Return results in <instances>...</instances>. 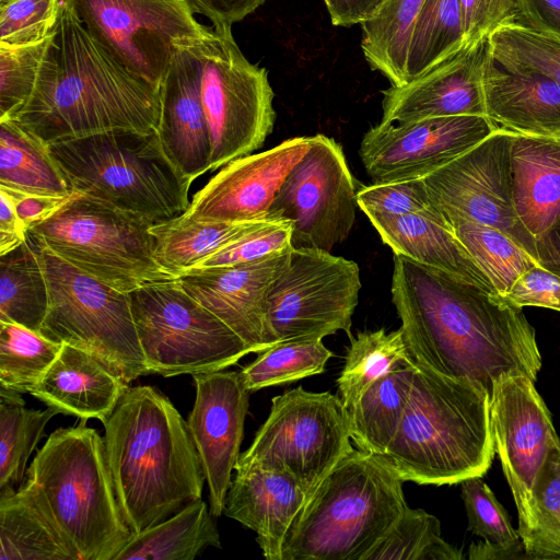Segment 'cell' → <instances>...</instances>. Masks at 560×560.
<instances>
[{
    "instance_id": "cell-1",
    "label": "cell",
    "mask_w": 560,
    "mask_h": 560,
    "mask_svg": "<svg viewBox=\"0 0 560 560\" xmlns=\"http://www.w3.org/2000/svg\"><path fill=\"white\" fill-rule=\"evenodd\" d=\"M390 292L417 364L470 380L489 394L506 376L536 381L541 355L535 329L499 294L399 255Z\"/></svg>"
},
{
    "instance_id": "cell-2",
    "label": "cell",
    "mask_w": 560,
    "mask_h": 560,
    "mask_svg": "<svg viewBox=\"0 0 560 560\" xmlns=\"http://www.w3.org/2000/svg\"><path fill=\"white\" fill-rule=\"evenodd\" d=\"M52 35L35 91L13 120L48 147L115 129L158 128L160 90L117 62L63 2Z\"/></svg>"
},
{
    "instance_id": "cell-3",
    "label": "cell",
    "mask_w": 560,
    "mask_h": 560,
    "mask_svg": "<svg viewBox=\"0 0 560 560\" xmlns=\"http://www.w3.org/2000/svg\"><path fill=\"white\" fill-rule=\"evenodd\" d=\"M103 425L117 500L135 534L201 499L206 477L187 421L154 387H128Z\"/></svg>"
},
{
    "instance_id": "cell-4",
    "label": "cell",
    "mask_w": 560,
    "mask_h": 560,
    "mask_svg": "<svg viewBox=\"0 0 560 560\" xmlns=\"http://www.w3.org/2000/svg\"><path fill=\"white\" fill-rule=\"evenodd\" d=\"M494 453L489 392L417 364L402 420L381 455L400 479L460 483L482 477Z\"/></svg>"
},
{
    "instance_id": "cell-5",
    "label": "cell",
    "mask_w": 560,
    "mask_h": 560,
    "mask_svg": "<svg viewBox=\"0 0 560 560\" xmlns=\"http://www.w3.org/2000/svg\"><path fill=\"white\" fill-rule=\"evenodd\" d=\"M402 482L383 456L353 448L307 499L282 560H364L408 506Z\"/></svg>"
},
{
    "instance_id": "cell-6",
    "label": "cell",
    "mask_w": 560,
    "mask_h": 560,
    "mask_svg": "<svg viewBox=\"0 0 560 560\" xmlns=\"http://www.w3.org/2000/svg\"><path fill=\"white\" fill-rule=\"evenodd\" d=\"M59 428L27 469L75 560H115L135 533L119 506L104 440L85 423Z\"/></svg>"
},
{
    "instance_id": "cell-7",
    "label": "cell",
    "mask_w": 560,
    "mask_h": 560,
    "mask_svg": "<svg viewBox=\"0 0 560 560\" xmlns=\"http://www.w3.org/2000/svg\"><path fill=\"white\" fill-rule=\"evenodd\" d=\"M49 150L75 191L153 223L190 205L191 182L165 154L156 129H115L61 140Z\"/></svg>"
},
{
    "instance_id": "cell-8",
    "label": "cell",
    "mask_w": 560,
    "mask_h": 560,
    "mask_svg": "<svg viewBox=\"0 0 560 560\" xmlns=\"http://www.w3.org/2000/svg\"><path fill=\"white\" fill-rule=\"evenodd\" d=\"M150 220L74 191L27 233L95 279L129 293L177 276L154 257Z\"/></svg>"
},
{
    "instance_id": "cell-9",
    "label": "cell",
    "mask_w": 560,
    "mask_h": 560,
    "mask_svg": "<svg viewBox=\"0 0 560 560\" xmlns=\"http://www.w3.org/2000/svg\"><path fill=\"white\" fill-rule=\"evenodd\" d=\"M27 235L44 270L49 295L39 334L91 353L128 384L150 374L129 294L74 267Z\"/></svg>"
},
{
    "instance_id": "cell-10",
    "label": "cell",
    "mask_w": 560,
    "mask_h": 560,
    "mask_svg": "<svg viewBox=\"0 0 560 560\" xmlns=\"http://www.w3.org/2000/svg\"><path fill=\"white\" fill-rule=\"evenodd\" d=\"M188 45L199 62L211 170H217L264 144L276 121L275 94L268 71L244 56L232 30L209 27Z\"/></svg>"
},
{
    "instance_id": "cell-11",
    "label": "cell",
    "mask_w": 560,
    "mask_h": 560,
    "mask_svg": "<svg viewBox=\"0 0 560 560\" xmlns=\"http://www.w3.org/2000/svg\"><path fill=\"white\" fill-rule=\"evenodd\" d=\"M128 294L150 374L171 377L215 372L254 353L176 279L148 284Z\"/></svg>"
},
{
    "instance_id": "cell-12",
    "label": "cell",
    "mask_w": 560,
    "mask_h": 560,
    "mask_svg": "<svg viewBox=\"0 0 560 560\" xmlns=\"http://www.w3.org/2000/svg\"><path fill=\"white\" fill-rule=\"evenodd\" d=\"M348 410L339 396L299 386L271 400L268 418L235 469L261 467L289 474L307 495L354 447Z\"/></svg>"
},
{
    "instance_id": "cell-13",
    "label": "cell",
    "mask_w": 560,
    "mask_h": 560,
    "mask_svg": "<svg viewBox=\"0 0 560 560\" xmlns=\"http://www.w3.org/2000/svg\"><path fill=\"white\" fill-rule=\"evenodd\" d=\"M62 2L117 62L158 90L178 48L209 28L187 0Z\"/></svg>"
},
{
    "instance_id": "cell-14",
    "label": "cell",
    "mask_w": 560,
    "mask_h": 560,
    "mask_svg": "<svg viewBox=\"0 0 560 560\" xmlns=\"http://www.w3.org/2000/svg\"><path fill=\"white\" fill-rule=\"evenodd\" d=\"M361 289L355 261L329 252L292 248L268 298V342L323 339L339 330L350 338Z\"/></svg>"
},
{
    "instance_id": "cell-15",
    "label": "cell",
    "mask_w": 560,
    "mask_h": 560,
    "mask_svg": "<svg viewBox=\"0 0 560 560\" xmlns=\"http://www.w3.org/2000/svg\"><path fill=\"white\" fill-rule=\"evenodd\" d=\"M357 190L342 148L324 135L311 145L280 187L268 218L292 223V247L331 252L350 234Z\"/></svg>"
},
{
    "instance_id": "cell-16",
    "label": "cell",
    "mask_w": 560,
    "mask_h": 560,
    "mask_svg": "<svg viewBox=\"0 0 560 560\" xmlns=\"http://www.w3.org/2000/svg\"><path fill=\"white\" fill-rule=\"evenodd\" d=\"M513 131L499 127L485 140L423 178L443 214L498 229L535 259V240L514 208L511 180Z\"/></svg>"
},
{
    "instance_id": "cell-17",
    "label": "cell",
    "mask_w": 560,
    "mask_h": 560,
    "mask_svg": "<svg viewBox=\"0 0 560 560\" xmlns=\"http://www.w3.org/2000/svg\"><path fill=\"white\" fill-rule=\"evenodd\" d=\"M534 381L525 375L498 381L490 394L494 451L518 513L525 556L537 530L532 488L548 450L560 442L551 415Z\"/></svg>"
},
{
    "instance_id": "cell-18",
    "label": "cell",
    "mask_w": 560,
    "mask_h": 560,
    "mask_svg": "<svg viewBox=\"0 0 560 560\" xmlns=\"http://www.w3.org/2000/svg\"><path fill=\"white\" fill-rule=\"evenodd\" d=\"M499 126L487 116H450L371 127L359 154L374 183L424 178L462 155Z\"/></svg>"
},
{
    "instance_id": "cell-19",
    "label": "cell",
    "mask_w": 560,
    "mask_h": 560,
    "mask_svg": "<svg viewBox=\"0 0 560 560\" xmlns=\"http://www.w3.org/2000/svg\"><path fill=\"white\" fill-rule=\"evenodd\" d=\"M196 399L187 425L209 488L210 512L221 516L244 435L249 394L240 372L192 375Z\"/></svg>"
},
{
    "instance_id": "cell-20",
    "label": "cell",
    "mask_w": 560,
    "mask_h": 560,
    "mask_svg": "<svg viewBox=\"0 0 560 560\" xmlns=\"http://www.w3.org/2000/svg\"><path fill=\"white\" fill-rule=\"evenodd\" d=\"M311 145V137H294L225 164L199 191L184 214L197 221L267 220L287 176Z\"/></svg>"
},
{
    "instance_id": "cell-21",
    "label": "cell",
    "mask_w": 560,
    "mask_h": 560,
    "mask_svg": "<svg viewBox=\"0 0 560 560\" xmlns=\"http://www.w3.org/2000/svg\"><path fill=\"white\" fill-rule=\"evenodd\" d=\"M292 249L250 262L190 269L177 277L179 285L260 353L268 342V298L288 265Z\"/></svg>"
},
{
    "instance_id": "cell-22",
    "label": "cell",
    "mask_w": 560,
    "mask_h": 560,
    "mask_svg": "<svg viewBox=\"0 0 560 560\" xmlns=\"http://www.w3.org/2000/svg\"><path fill=\"white\" fill-rule=\"evenodd\" d=\"M488 37L462 48L402 85L384 90L380 122L402 124L450 116H486L482 72Z\"/></svg>"
},
{
    "instance_id": "cell-23",
    "label": "cell",
    "mask_w": 560,
    "mask_h": 560,
    "mask_svg": "<svg viewBox=\"0 0 560 560\" xmlns=\"http://www.w3.org/2000/svg\"><path fill=\"white\" fill-rule=\"evenodd\" d=\"M190 43V42H189ZM158 135L165 154L190 182L211 170V141L199 88V62L187 44L160 86Z\"/></svg>"
},
{
    "instance_id": "cell-24",
    "label": "cell",
    "mask_w": 560,
    "mask_h": 560,
    "mask_svg": "<svg viewBox=\"0 0 560 560\" xmlns=\"http://www.w3.org/2000/svg\"><path fill=\"white\" fill-rule=\"evenodd\" d=\"M223 513L257 534L267 560H282L284 541L307 501L289 474L261 467L235 470Z\"/></svg>"
},
{
    "instance_id": "cell-25",
    "label": "cell",
    "mask_w": 560,
    "mask_h": 560,
    "mask_svg": "<svg viewBox=\"0 0 560 560\" xmlns=\"http://www.w3.org/2000/svg\"><path fill=\"white\" fill-rule=\"evenodd\" d=\"M482 92L486 116L501 128L560 138V86L537 73L501 68L487 51Z\"/></svg>"
},
{
    "instance_id": "cell-26",
    "label": "cell",
    "mask_w": 560,
    "mask_h": 560,
    "mask_svg": "<svg viewBox=\"0 0 560 560\" xmlns=\"http://www.w3.org/2000/svg\"><path fill=\"white\" fill-rule=\"evenodd\" d=\"M128 387L101 360L62 343L59 354L30 394L60 413L103 422Z\"/></svg>"
},
{
    "instance_id": "cell-27",
    "label": "cell",
    "mask_w": 560,
    "mask_h": 560,
    "mask_svg": "<svg viewBox=\"0 0 560 560\" xmlns=\"http://www.w3.org/2000/svg\"><path fill=\"white\" fill-rule=\"evenodd\" d=\"M511 180L517 217L536 242L560 219V138L513 132Z\"/></svg>"
},
{
    "instance_id": "cell-28",
    "label": "cell",
    "mask_w": 560,
    "mask_h": 560,
    "mask_svg": "<svg viewBox=\"0 0 560 560\" xmlns=\"http://www.w3.org/2000/svg\"><path fill=\"white\" fill-rule=\"evenodd\" d=\"M371 223L395 255L438 268L498 294L490 279L455 236L444 215L430 218L410 214L373 219Z\"/></svg>"
},
{
    "instance_id": "cell-29",
    "label": "cell",
    "mask_w": 560,
    "mask_h": 560,
    "mask_svg": "<svg viewBox=\"0 0 560 560\" xmlns=\"http://www.w3.org/2000/svg\"><path fill=\"white\" fill-rule=\"evenodd\" d=\"M0 560H75L34 489L0 497Z\"/></svg>"
},
{
    "instance_id": "cell-30",
    "label": "cell",
    "mask_w": 560,
    "mask_h": 560,
    "mask_svg": "<svg viewBox=\"0 0 560 560\" xmlns=\"http://www.w3.org/2000/svg\"><path fill=\"white\" fill-rule=\"evenodd\" d=\"M416 371L415 361L397 365L373 382L348 409L350 438L359 450L385 453L402 420Z\"/></svg>"
},
{
    "instance_id": "cell-31",
    "label": "cell",
    "mask_w": 560,
    "mask_h": 560,
    "mask_svg": "<svg viewBox=\"0 0 560 560\" xmlns=\"http://www.w3.org/2000/svg\"><path fill=\"white\" fill-rule=\"evenodd\" d=\"M207 503L191 501L164 521L135 534L115 560H192L208 547L221 548Z\"/></svg>"
},
{
    "instance_id": "cell-32",
    "label": "cell",
    "mask_w": 560,
    "mask_h": 560,
    "mask_svg": "<svg viewBox=\"0 0 560 560\" xmlns=\"http://www.w3.org/2000/svg\"><path fill=\"white\" fill-rule=\"evenodd\" d=\"M0 187L51 197L75 191L49 147L13 119L0 120Z\"/></svg>"
},
{
    "instance_id": "cell-33",
    "label": "cell",
    "mask_w": 560,
    "mask_h": 560,
    "mask_svg": "<svg viewBox=\"0 0 560 560\" xmlns=\"http://www.w3.org/2000/svg\"><path fill=\"white\" fill-rule=\"evenodd\" d=\"M269 220L273 219L245 222L197 221L183 213L150 226L154 238V257L164 269L178 277L215 250Z\"/></svg>"
},
{
    "instance_id": "cell-34",
    "label": "cell",
    "mask_w": 560,
    "mask_h": 560,
    "mask_svg": "<svg viewBox=\"0 0 560 560\" xmlns=\"http://www.w3.org/2000/svg\"><path fill=\"white\" fill-rule=\"evenodd\" d=\"M425 0H385L361 26V49L370 67L390 85L405 84L409 43Z\"/></svg>"
},
{
    "instance_id": "cell-35",
    "label": "cell",
    "mask_w": 560,
    "mask_h": 560,
    "mask_svg": "<svg viewBox=\"0 0 560 560\" xmlns=\"http://www.w3.org/2000/svg\"><path fill=\"white\" fill-rule=\"evenodd\" d=\"M48 302L46 277L27 235L25 243L0 256V320L39 332Z\"/></svg>"
},
{
    "instance_id": "cell-36",
    "label": "cell",
    "mask_w": 560,
    "mask_h": 560,
    "mask_svg": "<svg viewBox=\"0 0 560 560\" xmlns=\"http://www.w3.org/2000/svg\"><path fill=\"white\" fill-rule=\"evenodd\" d=\"M350 339L337 380L338 394L347 410L373 382L399 364L413 362L401 327L389 332L384 328L362 331Z\"/></svg>"
},
{
    "instance_id": "cell-37",
    "label": "cell",
    "mask_w": 560,
    "mask_h": 560,
    "mask_svg": "<svg viewBox=\"0 0 560 560\" xmlns=\"http://www.w3.org/2000/svg\"><path fill=\"white\" fill-rule=\"evenodd\" d=\"M56 408H26L21 394L0 388V497L9 494L24 477L26 463Z\"/></svg>"
},
{
    "instance_id": "cell-38",
    "label": "cell",
    "mask_w": 560,
    "mask_h": 560,
    "mask_svg": "<svg viewBox=\"0 0 560 560\" xmlns=\"http://www.w3.org/2000/svg\"><path fill=\"white\" fill-rule=\"evenodd\" d=\"M453 233L502 298L537 260L504 232L457 215H445Z\"/></svg>"
},
{
    "instance_id": "cell-39",
    "label": "cell",
    "mask_w": 560,
    "mask_h": 560,
    "mask_svg": "<svg viewBox=\"0 0 560 560\" xmlns=\"http://www.w3.org/2000/svg\"><path fill=\"white\" fill-rule=\"evenodd\" d=\"M460 0H425L412 30L405 80H415L466 43Z\"/></svg>"
},
{
    "instance_id": "cell-40",
    "label": "cell",
    "mask_w": 560,
    "mask_h": 560,
    "mask_svg": "<svg viewBox=\"0 0 560 560\" xmlns=\"http://www.w3.org/2000/svg\"><path fill=\"white\" fill-rule=\"evenodd\" d=\"M62 343L20 324L0 320V388L30 393L52 364Z\"/></svg>"
},
{
    "instance_id": "cell-41",
    "label": "cell",
    "mask_w": 560,
    "mask_h": 560,
    "mask_svg": "<svg viewBox=\"0 0 560 560\" xmlns=\"http://www.w3.org/2000/svg\"><path fill=\"white\" fill-rule=\"evenodd\" d=\"M488 50L501 68L541 74L560 86V36L508 23L488 36Z\"/></svg>"
},
{
    "instance_id": "cell-42",
    "label": "cell",
    "mask_w": 560,
    "mask_h": 560,
    "mask_svg": "<svg viewBox=\"0 0 560 560\" xmlns=\"http://www.w3.org/2000/svg\"><path fill=\"white\" fill-rule=\"evenodd\" d=\"M460 549L442 538L440 521L422 509L406 508L364 560H462Z\"/></svg>"
},
{
    "instance_id": "cell-43",
    "label": "cell",
    "mask_w": 560,
    "mask_h": 560,
    "mask_svg": "<svg viewBox=\"0 0 560 560\" xmlns=\"http://www.w3.org/2000/svg\"><path fill=\"white\" fill-rule=\"evenodd\" d=\"M332 355L322 339H294L260 352L240 374L245 387L253 393L322 374Z\"/></svg>"
},
{
    "instance_id": "cell-44",
    "label": "cell",
    "mask_w": 560,
    "mask_h": 560,
    "mask_svg": "<svg viewBox=\"0 0 560 560\" xmlns=\"http://www.w3.org/2000/svg\"><path fill=\"white\" fill-rule=\"evenodd\" d=\"M52 36L22 45L0 43V120L13 119L31 100Z\"/></svg>"
},
{
    "instance_id": "cell-45",
    "label": "cell",
    "mask_w": 560,
    "mask_h": 560,
    "mask_svg": "<svg viewBox=\"0 0 560 560\" xmlns=\"http://www.w3.org/2000/svg\"><path fill=\"white\" fill-rule=\"evenodd\" d=\"M532 497L537 530L528 559H560V442L552 445L536 474Z\"/></svg>"
},
{
    "instance_id": "cell-46",
    "label": "cell",
    "mask_w": 560,
    "mask_h": 560,
    "mask_svg": "<svg viewBox=\"0 0 560 560\" xmlns=\"http://www.w3.org/2000/svg\"><path fill=\"white\" fill-rule=\"evenodd\" d=\"M468 528L483 541L503 549L511 559L524 550L522 538L511 523L509 513L498 501L481 477H470L460 482Z\"/></svg>"
},
{
    "instance_id": "cell-47",
    "label": "cell",
    "mask_w": 560,
    "mask_h": 560,
    "mask_svg": "<svg viewBox=\"0 0 560 560\" xmlns=\"http://www.w3.org/2000/svg\"><path fill=\"white\" fill-rule=\"evenodd\" d=\"M359 208L371 220L417 214L443 217L431 199L423 178L389 183H373L357 191Z\"/></svg>"
},
{
    "instance_id": "cell-48",
    "label": "cell",
    "mask_w": 560,
    "mask_h": 560,
    "mask_svg": "<svg viewBox=\"0 0 560 560\" xmlns=\"http://www.w3.org/2000/svg\"><path fill=\"white\" fill-rule=\"evenodd\" d=\"M292 231V223L288 220H269L215 250L190 269L245 264L290 250L293 248Z\"/></svg>"
},
{
    "instance_id": "cell-49",
    "label": "cell",
    "mask_w": 560,
    "mask_h": 560,
    "mask_svg": "<svg viewBox=\"0 0 560 560\" xmlns=\"http://www.w3.org/2000/svg\"><path fill=\"white\" fill-rule=\"evenodd\" d=\"M61 0H0V43L22 45L54 31Z\"/></svg>"
},
{
    "instance_id": "cell-50",
    "label": "cell",
    "mask_w": 560,
    "mask_h": 560,
    "mask_svg": "<svg viewBox=\"0 0 560 560\" xmlns=\"http://www.w3.org/2000/svg\"><path fill=\"white\" fill-rule=\"evenodd\" d=\"M502 299L518 308L537 306L560 312V276L539 265L533 266Z\"/></svg>"
},
{
    "instance_id": "cell-51",
    "label": "cell",
    "mask_w": 560,
    "mask_h": 560,
    "mask_svg": "<svg viewBox=\"0 0 560 560\" xmlns=\"http://www.w3.org/2000/svg\"><path fill=\"white\" fill-rule=\"evenodd\" d=\"M465 39L488 37L503 24L514 23L515 0H460Z\"/></svg>"
},
{
    "instance_id": "cell-52",
    "label": "cell",
    "mask_w": 560,
    "mask_h": 560,
    "mask_svg": "<svg viewBox=\"0 0 560 560\" xmlns=\"http://www.w3.org/2000/svg\"><path fill=\"white\" fill-rule=\"evenodd\" d=\"M195 13L209 19L217 30H232L267 0H187Z\"/></svg>"
},
{
    "instance_id": "cell-53",
    "label": "cell",
    "mask_w": 560,
    "mask_h": 560,
    "mask_svg": "<svg viewBox=\"0 0 560 560\" xmlns=\"http://www.w3.org/2000/svg\"><path fill=\"white\" fill-rule=\"evenodd\" d=\"M514 23L560 36V0H515Z\"/></svg>"
},
{
    "instance_id": "cell-54",
    "label": "cell",
    "mask_w": 560,
    "mask_h": 560,
    "mask_svg": "<svg viewBox=\"0 0 560 560\" xmlns=\"http://www.w3.org/2000/svg\"><path fill=\"white\" fill-rule=\"evenodd\" d=\"M2 189L11 196L15 211L27 231L32 226L50 217L70 197L32 195L5 188Z\"/></svg>"
},
{
    "instance_id": "cell-55",
    "label": "cell",
    "mask_w": 560,
    "mask_h": 560,
    "mask_svg": "<svg viewBox=\"0 0 560 560\" xmlns=\"http://www.w3.org/2000/svg\"><path fill=\"white\" fill-rule=\"evenodd\" d=\"M335 26H352L371 20L385 0H323Z\"/></svg>"
},
{
    "instance_id": "cell-56",
    "label": "cell",
    "mask_w": 560,
    "mask_h": 560,
    "mask_svg": "<svg viewBox=\"0 0 560 560\" xmlns=\"http://www.w3.org/2000/svg\"><path fill=\"white\" fill-rule=\"evenodd\" d=\"M27 240V229L20 220L11 196L0 188V256L21 246Z\"/></svg>"
},
{
    "instance_id": "cell-57",
    "label": "cell",
    "mask_w": 560,
    "mask_h": 560,
    "mask_svg": "<svg viewBox=\"0 0 560 560\" xmlns=\"http://www.w3.org/2000/svg\"><path fill=\"white\" fill-rule=\"evenodd\" d=\"M535 250L538 265L560 276V219L536 240Z\"/></svg>"
}]
</instances>
